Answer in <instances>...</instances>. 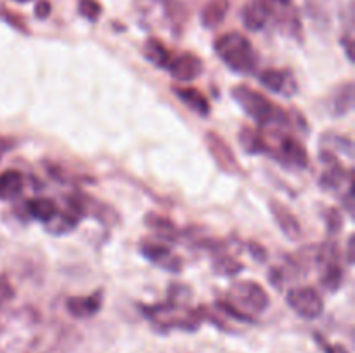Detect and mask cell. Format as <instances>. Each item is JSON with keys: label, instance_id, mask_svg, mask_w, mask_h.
<instances>
[{"label": "cell", "instance_id": "cell-1", "mask_svg": "<svg viewBox=\"0 0 355 353\" xmlns=\"http://www.w3.org/2000/svg\"><path fill=\"white\" fill-rule=\"evenodd\" d=\"M214 48L222 62H225L232 71L241 73V75H250L255 71L257 54L253 51L252 42L245 35L238 33V31L220 35L215 40Z\"/></svg>", "mask_w": 355, "mask_h": 353}, {"label": "cell", "instance_id": "cell-2", "mask_svg": "<svg viewBox=\"0 0 355 353\" xmlns=\"http://www.w3.org/2000/svg\"><path fill=\"white\" fill-rule=\"evenodd\" d=\"M232 97L241 106V109L255 120L260 127H272V125H286L288 116L279 106L270 102L263 93L250 89L246 85H238L232 89Z\"/></svg>", "mask_w": 355, "mask_h": 353}, {"label": "cell", "instance_id": "cell-3", "mask_svg": "<svg viewBox=\"0 0 355 353\" xmlns=\"http://www.w3.org/2000/svg\"><path fill=\"white\" fill-rule=\"evenodd\" d=\"M286 303L291 310L302 318L307 320H314V318L321 317L324 311V301L322 296L311 286L293 287L286 293Z\"/></svg>", "mask_w": 355, "mask_h": 353}, {"label": "cell", "instance_id": "cell-4", "mask_svg": "<svg viewBox=\"0 0 355 353\" xmlns=\"http://www.w3.org/2000/svg\"><path fill=\"white\" fill-rule=\"evenodd\" d=\"M205 145H207L208 149V154L211 156L215 165H217L222 172L227 173V175H241L243 170L238 158H236L234 151L229 147V144L220 137V135L208 130L207 134H205Z\"/></svg>", "mask_w": 355, "mask_h": 353}, {"label": "cell", "instance_id": "cell-5", "mask_svg": "<svg viewBox=\"0 0 355 353\" xmlns=\"http://www.w3.org/2000/svg\"><path fill=\"white\" fill-rule=\"evenodd\" d=\"M232 296L243 305V307L250 308L255 314H262L269 308V294L267 291L260 286L259 282L253 280H241L232 286Z\"/></svg>", "mask_w": 355, "mask_h": 353}, {"label": "cell", "instance_id": "cell-6", "mask_svg": "<svg viewBox=\"0 0 355 353\" xmlns=\"http://www.w3.org/2000/svg\"><path fill=\"white\" fill-rule=\"evenodd\" d=\"M321 151L322 161L326 165H340L338 154H347V158H352L354 154V144L349 137H343V135H335V134H324L321 138V144H319Z\"/></svg>", "mask_w": 355, "mask_h": 353}, {"label": "cell", "instance_id": "cell-7", "mask_svg": "<svg viewBox=\"0 0 355 353\" xmlns=\"http://www.w3.org/2000/svg\"><path fill=\"white\" fill-rule=\"evenodd\" d=\"M269 210L272 213L274 220H276L277 227L281 228V232L284 234V237H288L290 241H300L302 237V225L298 221L297 215L283 204L281 201L272 199L269 203Z\"/></svg>", "mask_w": 355, "mask_h": 353}, {"label": "cell", "instance_id": "cell-8", "mask_svg": "<svg viewBox=\"0 0 355 353\" xmlns=\"http://www.w3.org/2000/svg\"><path fill=\"white\" fill-rule=\"evenodd\" d=\"M260 83L266 87L267 90L279 96H295L298 90V83L295 76L286 69H266L260 75Z\"/></svg>", "mask_w": 355, "mask_h": 353}, {"label": "cell", "instance_id": "cell-9", "mask_svg": "<svg viewBox=\"0 0 355 353\" xmlns=\"http://www.w3.org/2000/svg\"><path fill=\"white\" fill-rule=\"evenodd\" d=\"M168 71L177 82H193V80H196L203 73V61L198 55L187 52V54H180L175 59H172Z\"/></svg>", "mask_w": 355, "mask_h": 353}, {"label": "cell", "instance_id": "cell-10", "mask_svg": "<svg viewBox=\"0 0 355 353\" xmlns=\"http://www.w3.org/2000/svg\"><path fill=\"white\" fill-rule=\"evenodd\" d=\"M241 17L250 31H260L272 19V12L266 0H252L243 7Z\"/></svg>", "mask_w": 355, "mask_h": 353}, {"label": "cell", "instance_id": "cell-11", "mask_svg": "<svg viewBox=\"0 0 355 353\" xmlns=\"http://www.w3.org/2000/svg\"><path fill=\"white\" fill-rule=\"evenodd\" d=\"M103 307V291L89 294V296H73L66 301V308L73 317L87 318L96 315Z\"/></svg>", "mask_w": 355, "mask_h": 353}, {"label": "cell", "instance_id": "cell-12", "mask_svg": "<svg viewBox=\"0 0 355 353\" xmlns=\"http://www.w3.org/2000/svg\"><path fill=\"white\" fill-rule=\"evenodd\" d=\"M141 253L153 263H158L163 269L179 270L180 262L177 256H173L172 249L165 244H155V242H142Z\"/></svg>", "mask_w": 355, "mask_h": 353}, {"label": "cell", "instance_id": "cell-13", "mask_svg": "<svg viewBox=\"0 0 355 353\" xmlns=\"http://www.w3.org/2000/svg\"><path fill=\"white\" fill-rule=\"evenodd\" d=\"M319 185L324 190H342L343 187H352V172L343 168L342 165H331L322 173Z\"/></svg>", "mask_w": 355, "mask_h": 353}, {"label": "cell", "instance_id": "cell-14", "mask_svg": "<svg viewBox=\"0 0 355 353\" xmlns=\"http://www.w3.org/2000/svg\"><path fill=\"white\" fill-rule=\"evenodd\" d=\"M173 93H175L189 109H193L194 113L200 114V116H208V114H210V102H208L207 97H205L198 89H193V87H173Z\"/></svg>", "mask_w": 355, "mask_h": 353}, {"label": "cell", "instance_id": "cell-15", "mask_svg": "<svg viewBox=\"0 0 355 353\" xmlns=\"http://www.w3.org/2000/svg\"><path fill=\"white\" fill-rule=\"evenodd\" d=\"M279 151H281V156L284 158V161L290 163V165L298 166V168H305V166H307L309 163L307 151H305L304 145H302L295 137L284 135V137L281 138Z\"/></svg>", "mask_w": 355, "mask_h": 353}, {"label": "cell", "instance_id": "cell-16", "mask_svg": "<svg viewBox=\"0 0 355 353\" xmlns=\"http://www.w3.org/2000/svg\"><path fill=\"white\" fill-rule=\"evenodd\" d=\"M229 7H231L229 0H208L207 6L201 10V23H203V26L210 28V30L220 26L225 17H227Z\"/></svg>", "mask_w": 355, "mask_h": 353}, {"label": "cell", "instance_id": "cell-17", "mask_svg": "<svg viewBox=\"0 0 355 353\" xmlns=\"http://www.w3.org/2000/svg\"><path fill=\"white\" fill-rule=\"evenodd\" d=\"M144 57L149 62L156 66V68H166L168 69L170 62H172V55H170L168 48L156 38H148L144 44Z\"/></svg>", "mask_w": 355, "mask_h": 353}, {"label": "cell", "instance_id": "cell-18", "mask_svg": "<svg viewBox=\"0 0 355 353\" xmlns=\"http://www.w3.org/2000/svg\"><path fill=\"white\" fill-rule=\"evenodd\" d=\"M78 220L80 215L68 208V211H62V213L58 211V213L54 215V218H51V220L45 224V228L49 230V234H68L69 230H73V228L76 227Z\"/></svg>", "mask_w": 355, "mask_h": 353}, {"label": "cell", "instance_id": "cell-19", "mask_svg": "<svg viewBox=\"0 0 355 353\" xmlns=\"http://www.w3.org/2000/svg\"><path fill=\"white\" fill-rule=\"evenodd\" d=\"M26 210L35 220L42 221V224H47L59 211L58 204L52 199H49V197H35V199H30L26 203Z\"/></svg>", "mask_w": 355, "mask_h": 353}, {"label": "cell", "instance_id": "cell-20", "mask_svg": "<svg viewBox=\"0 0 355 353\" xmlns=\"http://www.w3.org/2000/svg\"><path fill=\"white\" fill-rule=\"evenodd\" d=\"M239 144H241L243 151L248 152V154H263V152H269L266 138L250 127H243L239 130Z\"/></svg>", "mask_w": 355, "mask_h": 353}, {"label": "cell", "instance_id": "cell-21", "mask_svg": "<svg viewBox=\"0 0 355 353\" xmlns=\"http://www.w3.org/2000/svg\"><path fill=\"white\" fill-rule=\"evenodd\" d=\"M23 190V175L17 170L0 173V199H12Z\"/></svg>", "mask_w": 355, "mask_h": 353}, {"label": "cell", "instance_id": "cell-22", "mask_svg": "<svg viewBox=\"0 0 355 353\" xmlns=\"http://www.w3.org/2000/svg\"><path fill=\"white\" fill-rule=\"evenodd\" d=\"M354 107V83L349 82L345 85L340 87L336 92L335 99H333V113L335 116H345L350 113Z\"/></svg>", "mask_w": 355, "mask_h": 353}, {"label": "cell", "instance_id": "cell-23", "mask_svg": "<svg viewBox=\"0 0 355 353\" xmlns=\"http://www.w3.org/2000/svg\"><path fill=\"white\" fill-rule=\"evenodd\" d=\"M144 224L148 225L151 230L158 232L159 235H163V237H175V224H173L170 218L166 217H162V215L158 213H148L144 217Z\"/></svg>", "mask_w": 355, "mask_h": 353}, {"label": "cell", "instance_id": "cell-24", "mask_svg": "<svg viewBox=\"0 0 355 353\" xmlns=\"http://www.w3.org/2000/svg\"><path fill=\"white\" fill-rule=\"evenodd\" d=\"M163 6H165V14L170 23L173 26H184V23L189 17V10H187L186 3L182 0H163Z\"/></svg>", "mask_w": 355, "mask_h": 353}, {"label": "cell", "instance_id": "cell-25", "mask_svg": "<svg viewBox=\"0 0 355 353\" xmlns=\"http://www.w3.org/2000/svg\"><path fill=\"white\" fill-rule=\"evenodd\" d=\"M321 284L324 286L326 291H335L340 289V286L343 284V270L338 263H333V265H328L322 269L321 273Z\"/></svg>", "mask_w": 355, "mask_h": 353}, {"label": "cell", "instance_id": "cell-26", "mask_svg": "<svg viewBox=\"0 0 355 353\" xmlns=\"http://www.w3.org/2000/svg\"><path fill=\"white\" fill-rule=\"evenodd\" d=\"M76 343V332L75 331H64L47 350L42 353H68L69 350L75 346Z\"/></svg>", "mask_w": 355, "mask_h": 353}, {"label": "cell", "instance_id": "cell-27", "mask_svg": "<svg viewBox=\"0 0 355 353\" xmlns=\"http://www.w3.org/2000/svg\"><path fill=\"white\" fill-rule=\"evenodd\" d=\"M78 12L80 16L85 17L87 21L96 23L103 14V6L97 0H80L78 2Z\"/></svg>", "mask_w": 355, "mask_h": 353}, {"label": "cell", "instance_id": "cell-28", "mask_svg": "<svg viewBox=\"0 0 355 353\" xmlns=\"http://www.w3.org/2000/svg\"><path fill=\"white\" fill-rule=\"evenodd\" d=\"M215 272L220 273V275H236L238 272H241L243 265L239 262H236L234 258H229V256H220L217 258V262L214 263Z\"/></svg>", "mask_w": 355, "mask_h": 353}, {"label": "cell", "instance_id": "cell-29", "mask_svg": "<svg viewBox=\"0 0 355 353\" xmlns=\"http://www.w3.org/2000/svg\"><path fill=\"white\" fill-rule=\"evenodd\" d=\"M0 19H3L6 23H9L10 26L16 28L17 31H24V33L28 31L26 23H24L23 17L17 16V14H14V12H10V10H7L3 6H0Z\"/></svg>", "mask_w": 355, "mask_h": 353}, {"label": "cell", "instance_id": "cell-30", "mask_svg": "<svg viewBox=\"0 0 355 353\" xmlns=\"http://www.w3.org/2000/svg\"><path fill=\"white\" fill-rule=\"evenodd\" d=\"M217 305H218V308H220V310H224L225 314L232 315V317L238 318V320H243V322H253V317H250V315L246 314V311L239 310V308L236 307L234 303H231V301H218Z\"/></svg>", "mask_w": 355, "mask_h": 353}, {"label": "cell", "instance_id": "cell-31", "mask_svg": "<svg viewBox=\"0 0 355 353\" xmlns=\"http://www.w3.org/2000/svg\"><path fill=\"white\" fill-rule=\"evenodd\" d=\"M326 217H328V221H326V224H328V230L335 234V232L343 225L342 215H340L338 210L331 208V210H328V215H326Z\"/></svg>", "mask_w": 355, "mask_h": 353}, {"label": "cell", "instance_id": "cell-32", "mask_svg": "<svg viewBox=\"0 0 355 353\" xmlns=\"http://www.w3.org/2000/svg\"><path fill=\"white\" fill-rule=\"evenodd\" d=\"M52 12V6L49 0H38L37 6H35V16L38 19H47Z\"/></svg>", "mask_w": 355, "mask_h": 353}, {"label": "cell", "instance_id": "cell-33", "mask_svg": "<svg viewBox=\"0 0 355 353\" xmlns=\"http://www.w3.org/2000/svg\"><path fill=\"white\" fill-rule=\"evenodd\" d=\"M248 249H250V253H252L253 258H255L257 262H266L267 251H266V249H263V246L255 244V242H250Z\"/></svg>", "mask_w": 355, "mask_h": 353}, {"label": "cell", "instance_id": "cell-34", "mask_svg": "<svg viewBox=\"0 0 355 353\" xmlns=\"http://www.w3.org/2000/svg\"><path fill=\"white\" fill-rule=\"evenodd\" d=\"M12 296V291H10L9 282H7L6 277L0 275V301H7Z\"/></svg>", "mask_w": 355, "mask_h": 353}, {"label": "cell", "instance_id": "cell-35", "mask_svg": "<svg viewBox=\"0 0 355 353\" xmlns=\"http://www.w3.org/2000/svg\"><path fill=\"white\" fill-rule=\"evenodd\" d=\"M321 346L324 348L326 353H349L345 348H343V346H340V345H329V343L321 341Z\"/></svg>", "mask_w": 355, "mask_h": 353}, {"label": "cell", "instance_id": "cell-36", "mask_svg": "<svg viewBox=\"0 0 355 353\" xmlns=\"http://www.w3.org/2000/svg\"><path fill=\"white\" fill-rule=\"evenodd\" d=\"M342 44H343V47H345L347 55H349V59H350V61H352V38H350L349 35H347V37L342 38Z\"/></svg>", "mask_w": 355, "mask_h": 353}, {"label": "cell", "instance_id": "cell-37", "mask_svg": "<svg viewBox=\"0 0 355 353\" xmlns=\"http://www.w3.org/2000/svg\"><path fill=\"white\" fill-rule=\"evenodd\" d=\"M312 2H314V6H318V3H319V2H321V0H309V6H311V3H312Z\"/></svg>", "mask_w": 355, "mask_h": 353}, {"label": "cell", "instance_id": "cell-38", "mask_svg": "<svg viewBox=\"0 0 355 353\" xmlns=\"http://www.w3.org/2000/svg\"><path fill=\"white\" fill-rule=\"evenodd\" d=\"M16 2H21V3H26V2H30V0H16Z\"/></svg>", "mask_w": 355, "mask_h": 353}, {"label": "cell", "instance_id": "cell-39", "mask_svg": "<svg viewBox=\"0 0 355 353\" xmlns=\"http://www.w3.org/2000/svg\"><path fill=\"white\" fill-rule=\"evenodd\" d=\"M0 145H6V141H2V138H0Z\"/></svg>", "mask_w": 355, "mask_h": 353}]
</instances>
